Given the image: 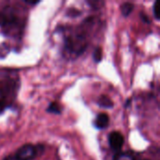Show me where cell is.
<instances>
[{"instance_id": "cell-1", "label": "cell", "mask_w": 160, "mask_h": 160, "mask_svg": "<svg viewBox=\"0 0 160 160\" xmlns=\"http://www.w3.org/2000/svg\"><path fill=\"white\" fill-rule=\"evenodd\" d=\"M87 46V40L84 34L74 32L68 37L66 41V50L71 56H79L83 52Z\"/></svg>"}, {"instance_id": "cell-6", "label": "cell", "mask_w": 160, "mask_h": 160, "mask_svg": "<svg viewBox=\"0 0 160 160\" xmlns=\"http://www.w3.org/2000/svg\"><path fill=\"white\" fill-rule=\"evenodd\" d=\"M133 8H134L133 4L127 2V3H124V4L121 6V12H122V14H123L125 17H128V16L132 12Z\"/></svg>"}, {"instance_id": "cell-12", "label": "cell", "mask_w": 160, "mask_h": 160, "mask_svg": "<svg viewBox=\"0 0 160 160\" xmlns=\"http://www.w3.org/2000/svg\"><path fill=\"white\" fill-rule=\"evenodd\" d=\"M4 160H18V159L16 158V157H15V156H8V157L5 158V159Z\"/></svg>"}, {"instance_id": "cell-5", "label": "cell", "mask_w": 160, "mask_h": 160, "mask_svg": "<svg viewBox=\"0 0 160 160\" xmlns=\"http://www.w3.org/2000/svg\"><path fill=\"white\" fill-rule=\"evenodd\" d=\"M98 104L102 107V108H106V109H110L113 107V101L107 96H100L98 100Z\"/></svg>"}, {"instance_id": "cell-11", "label": "cell", "mask_w": 160, "mask_h": 160, "mask_svg": "<svg viewBox=\"0 0 160 160\" xmlns=\"http://www.w3.org/2000/svg\"><path fill=\"white\" fill-rule=\"evenodd\" d=\"M6 99H7L6 92L4 91V89L0 88V106H2V105H4V104H5Z\"/></svg>"}, {"instance_id": "cell-8", "label": "cell", "mask_w": 160, "mask_h": 160, "mask_svg": "<svg viewBox=\"0 0 160 160\" xmlns=\"http://www.w3.org/2000/svg\"><path fill=\"white\" fill-rule=\"evenodd\" d=\"M93 57H94V60H95L97 63H98V62L101 61V59H102V50H101V48L98 47V48L95 50Z\"/></svg>"}, {"instance_id": "cell-2", "label": "cell", "mask_w": 160, "mask_h": 160, "mask_svg": "<svg viewBox=\"0 0 160 160\" xmlns=\"http://www.w3.org/2000/svg\"><path fill=\"white\" fill-rule=\"evenodd\" d=\"M37 155V148L32 144H24L19 148L15 157L18 160H32Z\"/></svg>"}, {"instance_id": "cell-4", "label": "cell", "mask_w": 160, "mask_h": 160, "mask_svg": "<svg viewBox=\"0 0 160 160\" xmlns=\"http://www.w3.org/2000/svg\"><path fill=\"white\" fill-rule=\"evenodd\" d=\"M110 123V118L108 114L106 113H100L97 116V118L94 121V126L98 129H103L109 126Z\"/></svg>"}, {"instance_id": "cell-9", "label": "cell", "mask_w": 160, "mask_h": 160, "mask_svg": "<svg viewBox=\"0 0 160 160\" xmlns=\"http://www.w3.org/2000/svg\"><path fill=\"white\" fill-rule=\"evenodd\" d=\"M153 8H154V15H155V17L158 20H160V0L155 2Z\"/></svg>"}, {"instance_id": "cell-7", "label": "cell", "mask_w": 160, "mask_h": 160, "mask_svg": "<svg viewBox=\"0 0 160 160\" xmlns=\"http://www.w3.org/2000/svg\"><path fill=\"white\" fill-rule=\"evenodd\" d=\"M113 160H135L134 158L129 155V154H127V153H120V154H117Z\"/></svg>"}, {"instance_id": "cell-10", "label": "cell", "mask_w": 160, "mask_h": 160, "mask_svg": "<svg viewBox=\"0 0 160 160\" xmlns=\"http://www.w3.org/2000/svg\"><path fill=\"white\" fill-rule=\"evenodd\" d=\"M60 108H59V105L56 104V103H52L50 105V108H49V112H54V113H60Z\"/></svg>"}, {"instance_id": "cell-3", "label": "cell", "mask_w": 160, "mask_h": 160, "mask_svg": "<svg viewBox=\"0 0 160 160\" xmlns=\"http://www.w3.org/2000/svg\"><path fill=\"white\" fill-rule=\"evenodd\" d=\"M124 136L118 132V131H112L110 133L109 135V144L110 147L114 150V151H118L120 150L123 145H124Z\"/></svg>"}]
</instances>
